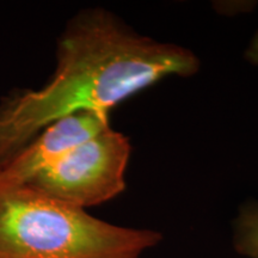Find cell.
I'll use <instances>...</instances> for the list:
<instances>
[{
  "label": "cell",
  "mask_w": 258,
  "mask_h": 258,
  "mask_svg": "<svg viewBox=\"0 0 258 258\" xmlns=\"http://www.w3.org/2000/svg\"><path fill=\"white\" fill-rule=\"evenodd\" d=\"M129 139L111 127L63 154L29 183V188L66 205L86 209L125 189Z\"/></svg>",
  "instance_id": "cell-3"
},
{
  "label": "cell",
  "mask_w": 258,
  "mask_h": 258,
  "mask_svg": "<svg viewBox=\"0 0 258 258\" xmlns=\"http://www.w3.org/2000/svg\"><path fill=\"white\" fill-rule=\"evenodd\" d=\"M244 57L249 63L253 64V66H258V30L251 38L249 44H247Z\"/></svg>",
  "instance_id": "cell-6"
},
{
  "label": "cell",
  "mask_w": 258,
  "mask_h": 258,
  "mask_svg": "<svg viewBox=\"0 0 258 258\" xmlns=\"http://www.w3.org/2000/svg\"><path fill=\"white\" fill-rule=\"evenodd\" d=\"M161 234L124 227L29 186L0 190V258H143Z\"/></svg>",
  "instance_id": "cell-2"
},
{
  "label": "cell",
  "mask_w": 258,
  "mask_h": 258,
  "mask_svg": "<svg viewBox=\"0 0 258 258\" xmlns=\"http://www.w3.org/2000/svg\"><path fill=\"white\" fill-rule=\"evenodd\" d=\"M110 127V114L82 111L54 122L0 161V190L28 185L63 154Z\"/></svg>",
  "instance_id": "cell-4"
},
{
  "label": "cell",
  "mask_w": 258,
  "mask_h": 258,
  "mask_svg": "<svg viewBox=\"0 0 258 258\" xmlns=\"http://www.w3.org/2000/svg\"><path fill=\"white\" fill-rule=\"evenodd\" d=\"M233 244L240 256L258 258V202H251L240 209L234 222Z\"/></svg>",
  "instance_id": "cell-5"
},
{
  "label": "cell",
  "mask_w": 258,
  "mask_h": 258,
  "mask_svg": "<svg viewBox=\"0 0 258 258\" xmlns=\"http://www.w3.org/2000/svg\"><path fill=\"white\" fill-rule=\"evenodd\" d=\"M55 53V70L42 88L12 90L0 99V161L61 118L110 114L135 93L169 77L192 76L200 67L190 49L140 35L102 8L74 15Z\"/></svg>",
  "instance_id": "cell-1"
}]
</instances>
